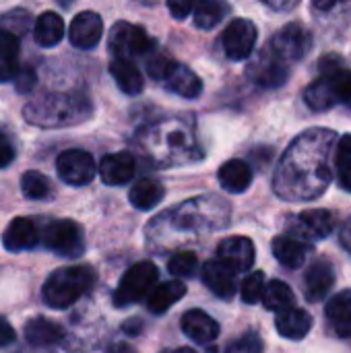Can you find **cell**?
Listing matches in <instances>:
<instances>
[{
  "instance_id": "cell-1",
  "label": "cell",
  "mask_w": 351,
  "mask_h": 353,
  "mask_svg": "<svg viewBox=\"0 0 351 353\" xmlns=\"http://www.w3.org/2000/svg\"><path fill=\"white\" fill-rule=\"evenodd\" d=\"M335 143L337 134L329 128H310L296 137L277 163L273 176L275 194L292 203L319 199L333 180Z\"/></svg>"
},
{
  "instance_id": "cell-2",
  "label": "cell",
  "mask_w": 351,
  "mask_h": 353,
  "mask_svg": "<svg viewBox=\"0 0 351 353\" xmlns=\"http://www.w3.org/2000/svg\"><path fill=\"white\" fill-rule=\"evenodd\" d=\"M139 143L143 147V153L159 168H174L203 157L192 128L188 126V122L178 118L163 120L145 128Z\"/></svg>"
},
{
  "instance_id": "cell-3",
  "label": "cell",
  "mask_w": 351,
  "mask_h": 353,
  "mask_svg": "<svg viewBox=\"0 0 351 353\" xmlns=\"http://www.w3.org/2000/svg\"><path fill=\"white\" fill-rule=\"evenodd\" d=\"M93 105L83 93H46L23 108L29 124L39 128H62L85 122Z\"/></svg>"
},
{
  "instance_id": "cell-4",
  "label": "cell",
  "mask_w": 351,
  "mask_h": 353,
  "mask_svg": "<svg viewBox=\"0 0 351 353\" xmlns=\"http://www.w3.org/2000/svg\"><path fill=\"white\" fill-rule=\"evenodd\" d=\"M97 273L89 265H72L56 269L41 288L43 302L54 310H64L79 302L85 294L93 290Z\"/></svg>"
},
{
  "instance_id": "cell-5",
  "label": "cell",
  "mask_w": 351,
  "mask_h": 353,
  "mask_svg": "<svg viewBox=\"0 0 351 353\" xmlns=\"http://www.w3.org/2000/svg\"><path fill=\"white\" fill-rule=\"evenodd\" d=\"M304 101L314 112H325L339 103L351 110V70L337 68L319 77L304 91Z\"/></svg>"
},
{
  "instance_id": "cell-6",
  "label": "cell",
  "mask_w": 351,
  "mask_h": 353,
  "mask_svg": "<svg viewBox=\"0 0 351 353\" xmlns=\"http://www.w3.org/2000/svg\"><path fill=\"white\" fill-rule=\"evenodd\" d=\"M157 277H159V271L151 261H141V263L130 265L126 273L122 275L118 290L114 292V306L126 308V306L141 302L143 298L151 294V290L157 283Z\"/></svg>"
},
{
  "instance_id": "cell-7",
  "label": "cell",
  "mask_w": 351,
  "mask_h": 353,
  "mask_svg": "<svg viewBox=\"0 0 351 353\" xmlns=\"http://www.w3.org/2000/svg\"><path fill=\"white\" fill-rule=\"evenodd\" d=\"M43 244L62 259H79L85 252V232L77 221L58 219L43 232Z\"/></svg>"
},
{
  "instance_id": "cell-8",
  "label": "cell",
  "mask_w": 351,
  "mask_h": 353,
  "mask_svg": "<svg viewBox=\"0 0 351 353\" xmlns=\"http://www.w3.org/2000/svg\"><path fill=\"white\" fill-rule=\"evenodd\" d=\"M108 46L116 58L130 60L132 56H147L153 52L155 41L147 35V31L141 25H132L128 21H118L112 27Z\"/></svg>"
},
{
  "instance_id": "cell-9",
  "label": "cell",
  "mask_w": 351,
  "mask_h": 353,
  "mask_svg": "<svg viewBox=\"0 0 351 353\" xmlns=\"http://www.w3.org/2000/svg\"><path fill=\"white\" fill-rule=\"evenodd\" d=\"M310 48H312V33L300 23H290L283 29H279L267 46V50L283 64L302 60L310 52Z\"/></svg>"
},
{
  "instance_id": "cell-10",
  "label": "cell",
  "mask_w": 351,
  "mask_h": 353,
  "mask_svg": "<svg viewBox=\"0 0 351 353\" xmlns=\"http://www.w3.org/2000/svg\"><path fill=\"white\" fill-rule=\"evenodd\" d=\"M288 230L292 234V238L300 240V242H319L325 240L327 236H331V232L335 230V217L331 211L325 209H310L304 213H298L296 217H292L288 221Z\"/></svg>"
},
{
  "instance_id": "cell-11",
  "label": "cell",
  "mask_w": 351,
  "mask_h": 353,
  "mask_svg": "<svg viewBox=\"0 0 351 353\" xmlns=\"http://www.w3.org/2000/svg\"><path fill=\"white\" fill-rule=\"evenodd\" d=\"M56 172L62 182L70 186H85L93 180L97 165L93 157L83 149H68L62 151L56 159Z\"/></svg>"
},
{
  "instance_id": "cell-12",
  "label": "cell",
  "mask_w": 351,
  "mask_h": 353,
  "mask_svg": "<svg viewBox=\"0 0 351 353\" xmlns=\"http://www.w3.org/2000/svg\"><path fill=\"white\" fill-rule=\"evenodd\" d=\"M257 37H259V31H257V25L252 21L234 19L221 35L225 56L230 60H236V62L246 60L257 46Z\"/></svg>"
},
{
  "instance_id": "cell-13",
  "label": "cell",
  "mask_w": 351,
  "mask_h": 353,
  "mask_svg": "<svg viewBox=\"0 0 351 353\" xmlns=\"http://www.w3.org/2000/svg\"><path fill=\"white\" fill-rule=\"evenodd\" d=\"M215 261H219L234 273L250 271V267L254 265V244L246 236H230L219 242Z\"/></svg>"
},
{
  "instance_id": "cell-14",
  "label": "cell",
  "mask_w": 351,
  "mask_h": 353,
  "mask_svg": "<svg viewBox=\"0 0 351 353\" xmlns=\"http://www.w3.org/2000/svg\"><path fill=\"white\" fill-rule=\"evenodd\" d=\"M248 77L267 89H275L285 85V81L290 79V66L283 64L281 60H277L267 48L250 62L248 66Z\"/></svg>"
},
{
  "instance_id": "cell-15",
  "label": "cell",
  "mask_w": 351,
  "mask_h": 353,
  "mask_svg": "<svg viewBox=\"0 0 351 353\" xmlns=\"http://www.w3.org/2000/svg\"><path fill=\"white\" fill-rule=\"evenodd\" d=\"M101 35H103V21L93 10L79 12L68 27V39L79 50H93L101 41Z\"/></svg>"
},
{
  "instance_id": "cell-16",
  "label": "cell",
  "mask_w": 351,
  "mask_h": 353,
  "mask_svg": "<svg viewBox=\"0 0 351 353\" xmlns=\"http://www.w3.org/2000/svg\"><path fill=\"white\" fill-rule=\"evenodd\" d=\"M99 178L103 184L108 186H122L128 184L134 174H137V161L128 151H120V153H110L101 159V163L97 165Z\"/></svg>"
},
{
  "instance_id": "cell-17",
  "label": "cell",
  "mask_w": 351,
  "mask_h": 353,
  "mask_svg": "<svg viewBox=\"0 0 351 353\" xmlns=\"http://www.w3.org/2000/svg\"><path fill=\"white\" fill-rule=\"evenodd\" d=\"M39 230L37 225L27 217H17L8 223V228L2 234V246L8 252H23L31 250L39 244Z\"/></svg>"
},
{
  "instance_id": "cell-18",
  "label": "cell",
  "mask_w": 351,
  "mask_h": 353,
  "mask_svg": "<svg viewBox=\"0 0 351 353\" xmlns=\"http://www.w3.org/2000/svg\"><path fill=\"white\" fill-rule=\"evenodd\" d=\"M335 285V269L329 261H314L304 275V296L310 302H321Z\"/></svg>"
},
{
  "instance_id": "cell-19",
  "label": "cell",
  "mask_w": 351,
  "mask_h": 353,
  "mask_svg": "<svg viewBox=\"0 0 351 353\" xmlns=\"http://www.w3.org/2000/svg\"><path fill=\"white\" fill-rule=\"evenodd\" d=\"M180 327H182L184 335L190 341L199 343V345H207V343H211V341H215L219 337V325H217V321H213L203 310H188L182 316Z\"/></svg>"
},
{
  "instance_id": "cell-20",
  "label": "cell",
  "mask_w": 351,
  "mask_h": 353,
  "mask_svg": "<svg viewBox=\"0 0 351 353\" xmlns=\"http://www.w3.org/2000/svg\"><path fill=\"white\" fill-rule=\"evenodd\" d=\"M163 83L168 85V89L184 99H197L203 93V81L197 77L194 70H190L188 66L174 62L172 68L168 70Z\"/></svg>"
},
{
  "instance_id": "cell-21",
  "label": "cell",
  "mask_w": 351,
  "mask_h": 353,
  "mask_svg": "<svg viewBox=\"0 0 351 353\" xmlns=\"http://www.w3.org/2000/svg\"><path fill=\"white\" fill-rule=\"evenodd\" d=\"M203 281L221 300H230L236 294V273L215 259L203 265Z\"/></svg>"
},
{
  "instance_id": "cell-22",
  "label": "cell",
  "mask_w": 351,
  "mask_h": 353,
  "mask_svg": "<svg viewBox=\"0 0 351 353\" xmlns=\"http://www.w3.org/2000/svg\"><path fill=\"white\" fill-rule=\"evenodd\" d=\"M312 325H314L312 316L304 308H296V306L285 310V312H279L275 319L277 333L285 339H292V341L304 339L310 333Z\"/></svg>"
},
{
  "instance_id": "cell-23",
  "label": "cell",
  "mask_w": 351,
  "mask_h": 353,
  "mask_svg": "<svg viewBox=\"0 0 351 353\" xmlns=\"http://www.w3.org/2000/svg\"><path fill=\"white\" fill-rule=\"evenodd\" d=\"M217 178H219V184L223 190H228L232 194H242L252 184V170L242 159H230L219 168Z\"/></svg>"
},
{
  "instance_id": "cell-24",
  "label": "cell",
  "mask_w": 351,
  "mask_h": 353,
  "mask_svg": "<svg viewBox=\"0 0 351 353\" xmlns=\"http://www.w3.org/2000/svg\"><path fill=\"white\" fill-rule=\"evenodd\" d=\"M310 252V244L300 242L292 236H277L273 240V256L285 269H300Z\"/></svg>"
},
{
  "instance_id": "cell-25",
  "label": "cell",
  "mask_w": 351,
  "mask_h": 353,
  "mask_svg": "<svg viewBox=\"0 0 351 353\" xmlns=\"http://www.w3.org/2000/svg\"><path fill=\"white\" fill-rule=\"evenodd\" d=\"M186 294V285L182 281H166L159 283L151 290V294L147 296V308L151 314L159 316L163 312H168L174 304H178Z\"/></svg>"
},
{
  "instance_id": "cell-26",
  "label": "cell",
  "mask_w": 351,
  "mask_h": 353,
  "mask_svg": "<svg viewBox=\"0 0 351 353\" xmlns=\"http://www.w3.org/2000/svg\"><path fill=\"white\" fill-rule=\"evenodd\" d=\"M23 331H25L27 343H31L35 347L54 345V343L62 341V337H64V329L58 323H54L50 319H43V316H35V319L27 321Z\"/></svg>"
},
{
  "instance_id": "cell-27",
  "label": "cell",
  "mask_w": 351,
  "mask_h": 353,
  "mask_svg": "<svg viewBox=\"0 0 351 353\" xmlns=\"http://www.w3.org/2000/svg\"><path fill=\"white\" fill-rule=\"evenodd\" d=\"M64 21L60 14L46 10L37 17L35 25H33V39L35 43L43 46V48H52L58 46L64 37Z\"/></svg>"
},
{
  "instance_id": "cell-28",
  "label": "cell",
  "mask_w": 351,
  "mask_h": 353,
  "mask_svg": "<svg viewBox=\"0 0 351 353\" xmlns=\"http://www.w3.org/2000/svg\"><path fill=\"white\" fill-rule=\"evenodd\" d=\"M327 319L335 325L337 333L345 339H351V290L335 294L325 306Z\"/></svg>"
},
{
  "instance_id": "cell-29",
  "label": "cell",
  "mask_w": 351,
  "mask_h": 353,
  "mask_svg": "<svg viewBox=\"0 0 351 353\" xmlns=\"http://www.w3.org/2000/svg\"><path fill=\"white\" fill-rule=\"evenodd\" d=\"M110 74L114 77V81L118 83V87L126 93V95H139L145 87L143 74L141 70L132 64V60H122V58H114L110 62Z\"/></svg>"
},
{
  "instance_id": "cell-30",
  "label": "cell",
  "mask_w": 351,
  "mask_h": 353,
  "mask_svg": "<svg viewBox=\"0 0 351 353\" xmlns=\"http://www.w3.org/2000/svg\"><path fill=\"white\" fill-rule=\"evenodd\" d=\"M166 194V188L159 180L153 178H143L139 182H134V186L130 188V205L139 211H149L155 205L161 203Z\"/></svg>"
},
{
  "instance_id": "cell-31",
  "label": "cell",
  "mask_w": 351,
  "mask_h": 353,
  "mask_svg": "<svg viewBox=\"0 0 351 353\" xmlns=\"http://www.w3.org/2000/svg\"><path fill=\"white\" fill-rule=\"evenodd\" d=\"M261 302H263V306L267 310L279 314V312H285V310L294 308L296 298H294V292H292V288L288 283L275 279V281H269L265 285V292H263Z\"/></svg>"
},
{
  "instance_id": "cell-32",
  "label": "cell",
  "mask_w": 351,
  "mask_h": 353,
  "mask_svg": "<svg viewBox=\"0 0 351 353\" xmlns=\"http://www.w3.org/2000/svg\"><path fill=\"white\" fill-rule=\"evenodd\" d=\"M228 10L230 6L219 0H201L194 6V25L201 29H213L223 21Z\"/></svg>"
},
{
  "instance_id": "cell-33",
  "label": "cell",
  "mask_w": 351,
  "mask_h": 353,
  "mask_svg": "<svg viewBox=\"0 0 351 353\" xmlns=\"http://www.w3.org/2000/svg\"><path fill=\"white\" fill-rule=\"evenodd\" d=\"M21 190L27 199L31 201H43L50 196V180L41 174V172H25L21 178Z\"/></svg>"
},
{
  "instance_id": "cell-34",
  "label": "cell",
  "mask_w": 351,
  "mask_h": 353,
  "mask_svg": "<svg viewBox=\"0 0 351 353\" xmlns=\"http://www.w3.org/2000/svg\"><path fill=\"white\" fill-rule=\"evenodd\" d=\"M335 165H337V178L339 186L351 192V137L345 134L339 139L337 153H335Z\"/></svg>"
},
{
  "instance_id": "cell-35",
  "label": "cell",
  "mask_w": 351,
  "mask_h": 353,
  "mask_svg": "<svg viewBox=\"0 0 351 353\" xmlns=\"http://www.w3.org/2000/svg\"><path fill=\"white\" fill-rule=\"evenodd\" d=\"M168 269L174 277H192L199 269V259L192 250H180L176 252L170 263H168Z\"/></svg>"
},
{
  "instance_id": "cell-36",
  "label": "cell",
  "mask_w": 351,
  "mask_h": 353,
  "mask_svg": "<svg viewBox=\"0 0 351 353\" xmlns=\"http://www.w3.org/2000/svg\"><path fill=\"white\" fill-rule=\"evenodd\" d=\"M263 292H265V273L263 271H254L242 281L240 294L246 304H259L263 298Z\"/></svg>"
},
{
  "instance_id": "cell-37",
  "label": "cell",
  "mask_w": 351,
  "mask_h": 353,
  "mask_svg": "<svg viewBox=\"0 0 351 353\" xmlns=\"http://www.w3.org/2000/svg\"><path fill=\"white\" fill-rule=\"evenodd\" d=\"M19 50H21L19 37L12 31L2 27L0 29V60L2 62H17Z\"/></svg>"
},
{
  "instance_id": "cell-38",
  "label": "cell",
  "mask_w": 351,
  "mask_h": 353,
  "mask_svg": "<svg viewBox=\"0 0 351 353\" xmlns=\"http://www.w3.org/2000/svg\"><path fill=\"white\" fill-rule=\"evenodd\" d=\"M225 353H263V339L254 331H250L238 337L236 341H232Z\"/></svg>"
},
{
  "instance_id": "cell-39",
  "label": "cell",
  "mask_w": 351,
  "mask_h": 353,
  "mask_svg": "<svg viewBox=\"0 0 351 353\" xmlns=\"http://www.w3.org/2000/svg\"><path fill=\"white\" fill-rule=\"evenodd\" d=\"M174 62H176V60H172L170 56L155 52L151 58H147V70H149V74H151L153 79L163 81V79H166V74H168V70L172 68V64H174Z\"/></svg>"
},
{
  "instance_id": "cell-40",
  "label": "cell",
  "mask_w": 351,
  "mask_h": 353,
  "mask_svg": "<svg viewBox=\"0 0 351 353\" xmlns=\"http://www.w3.org/2000/svg\"><path fill=\"white\" fill-rule=\"evenodd\" d=\"M14 81H17V91H19V93H29V91L35 87V83H37V74H35L33 68L23 66V68H19Z\"/></svg>"
},
{
  "instance_id": "cell-41",
  "label": "cell",
  "mask_w": 351,
  "mask_h": 353,
  "mask_svg": "<svg viewBox=\"0 0 351 353\" xmlns=\"http://www.w3.org/2000/svg\"><path fill=\"white\" fill-rule=\"evenodd\" d=\"M14 155H17V151H14L12 141H10L6 134L0 132V170H2V168H8V165L12 163Z\"/></svg>"
},
{
  "instance_id": "cell-42",
  "label": "cell",
  "mask_w": 351,
  "mask_h": 353,
  "mask_svg": "<svg viewBox=\"0 0 351 353\" xmlns=\"http://www.w3.org/2000/svg\"><path fill=\"white\" fill-rule=\"evenodd\" d=\"M194 8V4L190 2V0H172V2H168V10L172 12V17L174 19H186L188 14H190V10Z\"/></svg>"
},
{
  "instance_id": "cell-43",
  "label": "cell",
  "mask_w": 351,
  "mask_h": 353,
  "mask_svg": "<svg viewBox=\"0 0 351 353\" xmlns=\"http://www.w3.org/2000/svg\"><path fill=\"white\" fill-rule=\"evenodd\" d=\"M19 68H21V66H19L17 62H2V60H0V83L14 81Z\"/></svg>"
},
{
  "instance_id": "cell-44",
  "label": "cell",
  "mask_w": 351,
  "mask_h": 353,
  "mask_svg": "<svg viewBox=\"0 0 351 353\" xmlns=\"http://www.w3.org/2000/svg\"><path fill=\"white\" fill-rule=\"evenodd\" d=\"M14 341V329L8 325V321L0 319V347H6Z\"/></svg>"
},
{
  "instance_id": "cell-45",
  "label": "cell",
  "mask_w": 351,
  "mask_h": 353,
  "mask_svg": "<svg viewBox=\"0 0 351 353\" xmlns=\"http://www.w3.org/2000/svg\"><path fill=\"white\" fill-rule=\"evenodd\" d=\"M319 64H321V72H323V74L333 72V70H337V68H343V60H341L339 56H327V58H323Z\"/></svg>"
},
{
  "instance_id": "cell-46",
  "label": "cell",
  "mask_w": 351,
  "mask_h": 353,
  "mask_svg": "<svg viewBox=\"0 0 351 353\" xmlns=\"http://www.w3.org/2000/svg\"><path fill=\"white\" fill-rule=\"evenodd\" d=\"M339 242H341V246L348 250L351 254V217L341 225V232H339Z\"/></svg>"
},
{
  "instance_id": "cell-47",
  "label": "cell",
  "mask_w": 351,
  "mask_h": 353,
  "mask_svg": "<svg viewBox=\"0 0 351 353\" xmlns=\"http://www.w3.org/2000/svg\"><path fill=\"white\" fill-rule=\"evenodd\" d=\"M267 6H271V8H275V10H283V8H292V6H296V2H265Z\"/></svg>"
},
{
  "instance_id": "cell-48",
  "label": "cell",
  "mask_w": 351,
  "mask_h": 353,
  "mask_svg": "<svg viewBox=\"0 0 351 353\" xmlns=\"http://www.w3.org/2000/svg\"><path fill=\"white\" fill-rule=\"evenodd\" d=\"M335 4H337V2H325V0H314V2H312V6L319 8V10H331Z\"/></svg>"
},
{
  "instance_id": "cell-49",
  "label": "cell",
  "mask_w": 351,
  "mask_h": 353,
  "mask_svg": "<svg viewBox=\"0 0 351 353\" xmlns=\"http://www.w3.org/2000/svg\"><path fill=\"white\" fill-rule=\"evenodd\" d=\"M110 353H134L128 345H114V350Z\"/></svg>"
},
{
  "instance_id": "cell-50",
  "label": "cell",
  "mask_w": 351,
  "mask_h": 353,
  "mask_svg": "<svg viewBox=\"0 0 351 353\" xmlns=\"http://www.w3.org/2000/svg\"><path fill=\"white\" fill-rule=\"evenodd\" d=\"M174 353H194V350H190V347H180L178 352H174Z\"/></svg>"
}]
</instances>
